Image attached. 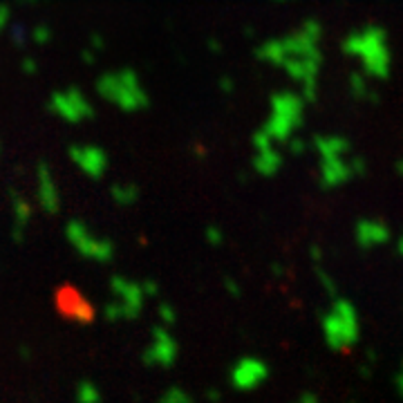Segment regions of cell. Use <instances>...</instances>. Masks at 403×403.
<instances>
[{"mask_svg": "<svg viewBox=\"0 0 403 403\" xmlns=\"http://www.w3.org/2000/svg\"><path fill=\"white\" fill-rule=\"evenodd\" d=\"M157 318H159V325H166V327H173L177 322V309L175 305H170V302L161 300L157 305Z\"/></svg>", "mask_w": 403, "mask_h": 403, "instance_id": "22", "label": "cell"}, {"mask_svg": "<svg viewBox=\"0 0 403 403\" xmlns=\"http://www.w3.org/2000/svg\"><path fill=\"white\" fill-rule=\"evenodd\" d=\"M38 204L45 213L54 215L58 213L60 208V197H58V188L52 179V173H49L47 164L38 166Z\"/></svg>", "mask_w": 403, "mask_h": 403, "instance_id": "16", "label": "cell"}, {"mask_svg": "<svg viewBox=\"0 0 403 403\" xmlns=\"http://www.w3.org/2000/svg\"><path fill=\"white\" fill-rule=\"evenodd\" d=\"M269 3H276V5H287V3H291V0H269Z\"/></svg>", "mask_w": 403, "mask_h": 403, "instance_id": "34", "label": "cell"}, {"mask_svg": "<svg viewBox=\"0 0 403 403\" xmlns=\"http://www.w3.org/2000/svg\"><path fill=\"white\" fill-rule=\"evenodd\" d=\"M269 379H271L269 363L262 356H254V354H245L236 359L229 370L231 388L236 392H242V395H249V392L265 388Z\"/></svg>", "mask_w": 403, "mask_h": 403, "instance_id": "9", "label": "cell"}, {"mask_svg": "<svg viewBox=\"0 0 403 403\" xmlns=\"http://www.w3.org/2000/svg\"><path fill=\"white\" fill-rule=\"evenodd\" d=\"M349 403H359V401H349Z\"/></svg>", "mask_w": 403, "mask_h": 403, "instance_id": "35", "label": "cell"}, {"mask_svg": "<svg viewBox=\"0 0 403 403\" xmlns=\"http://www.w3.org/2000/svg\"><path fill=\"white\" fill-rule=\"evenodd\" d=\"M110 298L104 309H101V316L108 322H119V320H137L141 316L146 305V294L144 285L137 280H130L126 276H113L110 278Z\"/></svg>", "mask_w": 403, "mask_h": 403, "instance_id": "6", "label": "cell"}, {"mask_svg": "<svg viewBox=\"0 0 403 403\" xmlns=\"http://www.w3.org/2000/svg\"><path fill=\"white\" fill-rule=\"evenodd\" d=\"M294 403H322V401L318 399V395H314V392H302Z\"/></svg>", "mask_w": 403, "mask_h": 403, "instance_id": "27", "label": "cell"}, {"mask_svg": "<svg viewBox=\"0 0 403 403\" xmlns=\"http://www.w3.org/2000/svg\"><path fill=\"white\" fill-rule=\"evenodd\" d=\"M49 108H52L58 117H63L65 121H72V124L90 119L94 115V110L88 104V99L81 92H76V90H69V92H56L52 97Z\"/></svg>", "mask_w": 403, "mask_h": 403, "instance_id": "14", "label": "cell"}, {"mask_svg": "<svg viewBox=\"0 0 403 403\" xmlns=\"http://www.w3.org/2000/svg\"><path fill=\"white\" fill-rule=\"evenodd\" d=\"M7 16H9V7L0 5V32H3V27H5V23H7Z\"/></svg>", "mask_w": 403, "mask_h": 403, "instance_id": "30", "label": "cell"}, {"mask_svg": "<svg viewBox=\"0 0 403 403\" xmlns=\"http://www.w3.org/2000/svg\"><path fill=\"white\" fill-rule=\"evenodd\" d=\"M392 249H395V254L403 260V233L395 236V240H392Z\"/></svg>", "mask_w": 403, "mask_h": 403, "instance_id": "29", "label": "cell"}, {"mask_svg": "<svg viewBox=\"0 0 403 403\" xmlns=\"http://www.w3.org/2000/svg\"><path fill=\"white\" fill-rule=\"evenodd\" d=\"M69 157H72L74 164L83 170L90 179H101L106 175L108 157L104 150L97 146H72L69 148Z\"/></svg>", "mask_w": 403, "mask_h": 403, "instance_id": "15", "label": "cell"}, {"mask_svg": "<svg viewBox=\"0 0 403 403\" xmlns=\"http://www.w3.org/2000/svg\"><path fill=\"white\" fill-rule=\"evenodd\" d=\"M54 305H56V311L60 316L72 320V322H83V325H88V322H92L97 318V307L81 294V289L74 285L56 287Z\"/></svg>", "mask_w": 403, "mask_h": 403, "instance_id": "13", "label": "cell"}, {"mask_svg": "<svg viewBox=\"0 0 403 403\" xmlns=\"http://www.w3.org/2000/svg\"><path fill=\"white\" fill-rule=\"evenodd\" d=\"M110 195H113V199L117 202V204L130 206L139 199V188L135 184H121L119 181V184H115L113 188H110Z\"/></svg>", "mask_w": 403, "mask_h": 403, "instance_id": "20", "label": "cell"}, {"mask_svg": "<svg viewBox=\"0 0 403 403\" xmlns=\"http://www.w3.org/2000/svg\"><path fill=\"white\" fill-rule=\"evenodd\" d=\"M395 392H397L399 399H403V354H401V361H399V368L395 372Z\"/></svg>", "mask_w": 403, "mask_h": 403, "instance_id": "24", "label": "cell"}, {"mask_svg": "<svg viewBox=\"0 0 403 403\" xmlns=\"http://www.w3.org/2000/svg\"><path fill=\"white\" fill-rule=\"evenodd\" d=\"M144 285V294L148 296V298H155V296H159V285L155 280H144L141 282Z\"/></svg>", "mask_w": 403, "mask_h": 403, "instance_id": "26", "label": "cell"}, {"mask_svg": "<svg viewBox=\"0 0 403 403\" xmlns=\"http://www.w3.org/2000/svg\"><path fill=\"white\" fill-rule=\"evenodd\" d=\"M144 365L148 368H161L170 370L179 359V343L175 334L166 325H155L150 329V340L144 347Z\"/></svg>", "mask_w": 403, "mask_h": 403, "instance_id": "11", "label": "cell"}, {"mask_svg": "<svg viewBox=\"0 0 403 403\" xmlns=\"http://www.w3.org/2000/svg\"><path fill=\"white\" fill-rule=\"evenodd\" d=\"M316 155V179L322 190H338L365 175V159L356 155L349 137L340 133H318L309 141Z\"/></svg>", "mask_w": 403, "mask_h": 403, "instance_id": "2", "label": "cell"}, {"mask_svg": "<svg viewBox=\"0 0 403 403\" xmlns=\"http://www.w3.org/2000/svg\"><path fill=\"white\" fill-rule=\"evenodd\" d=\"M97 85H99V92L110 104H117L126 113H135V110H144L150 106L148 92L133 69H124L119 74H104Z\"/></svg>", "mask_w": 403, "mask_h": 403, "instance_id": "7", "label": "cell"}, {"mask_svg": "<svg viewBox=\"0 0 403 403\" xmlns=\"http://www.w3.org/2000/svg\"><path fill=\"white\" fill-rule=\"evenodd\" d=\"M29 354H32V352H29V349H25V347H20V356H23L25 361L29 359Z\"/></svg>", "mask_w": 403, "mask_h": 403, "instance_id": "33", "label": "cell"}, {"mask_svg": "<svg viewBox=\"0 0 403 403\" xmlns=\"http://www.w3.org/2000/svg\"><path fill=\"white\" fill-rule=\"evenodd\" d=\"M363 322L359 307L347 296H329L325 311L320 314V336L331 352H349L359 345Z\"/></svg>", "mask_w": 403, "mask_h": 403, "instance_id": "5", "label": "cell"}, {"mask_svg": "<svg viewBox=\"0 0 403 403\" xmlns=\"http://www.w3.org/2000/svg\"><path fill=\"white\" fill-rule=\"evenodd\" d=\"M67 242L74 247V251L81 258L94 260V262H110L115 258V245L113 240H108L104 236H97L88 229L85 222L81 220H69L65 227Z\"/></svg>", "mask_w": 403, "mask_h": 403, "instance_id": "8", "label": "cell"}, {"mask_svg": "<svg viewBox=\"0 0 403 403\" xmlns=\"http://www.w3.org/2000/svg\"><path fill=\"white\" fill-rule=\"evenodd\" d=\"M74 399H76V403H104V395H101L99 386L90 379H81L76 383Z\"/></svg>", "mask_w": 403, "mask_h": 403, "instance_id": "19", "label": "cell"}, {"mask_svg": "<svg viewBox=\"0 0 403 403\" xmlns=\"http://www.w3.org/2000/svg\"><path fill=\"white\" fill-rule=\"evenodd\" d=\"M340 52L354 63V69L365 74L375 83L390 79L395 67V52H392L390 34L386 27L377 23H365L343 36Z\"/></svg>", "mask_w": 403, "mask_h": 403, "instance_id": "3", "label": "cell"}, {"mask_svg": "<svg viewBox=\"0 0 403 403\" xmlns=\"http://www.w3.org/2000/svg\"><path fill=\"white\" fill-rule=\"evenodd\" d=\"M204 240H206V245H211L213 249L222 247V245H224V240H227V236H224V229H220L217 224H211V227H206V229H204Z\"/></svg>", "mask_w": 403, "mask_h": 403, "instance_id": "23", "label": "cell"}, {"mask_svg": "<svg viewBox=\"0 0 403 403\" xmlns=\"http://www.w3.org/2000/svg\"><path fill=\"white\" fill-rule=\"evenodd\" d=\"M208 401H220V392L217 390H208Z\"/></svg>", "mask_w": 403, "mask_h": 403, "instance_id": "32", "label": "cell"}, {"mask_svg": "<svg viewBox=\"0 0 403 403\" xmlns=\"http://www.w3.org/2000/svg\"><path fill=\"white\" fill-rule=\"evenodd\" d=\"M12 208H14V215H16V222H14V240L16 242H23L25 238V227L29 222V213H32V208H29L27 199H23L20 195L14 193L12 197Z\"/></svg>", "mask_w": 403, "mask_h": 403, "instance_id": "18", "label": "cell"}, {"mask_svg": "<svg viewBox=\"0 0 403 403\" xmlns=\"http://www.w3.org/2000/svg\"><path fill=\"white\" fill-rule=\"evenodd\" d=\"M307 108L309 101L296 88L274 90L267 101V115L258 130L274 144L287 150V146L298 139L302 128H305Z\"/></svg>", "mask_w": 403, "mask_h": 403, "instance_id": "4", "label": "cell"}, {"mask_svg": "<svg viewBox=\"0 0 403 403\" xmlns=\"http://www.w3.org/2000/svg\"><path fill=\"white\" fill-rule=\"evenodd\" d=\"M325 29L316 18L300 20L289 32L265 38L256 49L262 65L285 76L309 104L318 97L325 65Z\"/></svg>", "mask_w": 403, "mask_h": 403, "instance_id": "1", "label": "cell"}, {"mask_svg": "<svg viewBox=\"0 0 403 403\" xmlns=\"http://www.w3.org/2000/svg\"><path fill=\"white\" fill-rule=\"evenodd\" d=\"M224 289L229 291L233 298H240L242 296V287H240V282L233 280V278H224Z\"/></svg>", "mask_w": 403, "mask_h": 403, "instance_id": "25", "label": "cell"}, {"mask_svg": "<svg viewBox=\"0 0 403 403\" xmlns=\"http://www.w3.org/2000/svg\"><path fill=\"white\" fill-rule=\"evenodd\" d=\"M157 403H195V399H193V395H190L186 388L170 386L168 390H164V395L159 397Z\"/></svg>", "mask_w": 403, "mask_h": 403, "instance_id": "21", "label": "cell"}, {"mask_svg": "<svg viewBox=\"0 0 403 403\" xmlns=\"http://www.w3.org/2000/svg\"><path fill=\"white\" fill-rule=\"evenodd\" d=\"M397 175L403 177V153H401V157L397 159Z\"/></svg>", "mask_w": 403, "mask_h": 403, "instance_id": "31", "label": "cell"}, {"mask_svg": "<svg viewBox=\"0 0 403 403\" xmlns=\"http://www.w3.org/2000/svg\"><path fill=\"white\" fill-rule=\"evenodd\" d=\"M347 92L359 104L375 101V81L368 79L365 74H361L359 69H352L347 76Z\"/></svg>", "mask_w": 403, "mask_h": 403, "instance_id": "17", "label": "cell"}, {"mask_svg": "<svg viewBox=\"0 0 403 403\" xmlns=\"http://www.w3.org/2000/svg\"><path fill=\"white\" fill-rule=\"evenodd\" d=\"M352 238H354V245L370 254V251H377L392 245L395 233H392V227L383 217L377 215H363L354 222V229H352Z\"/></svg>", "mask_w": 403, "mask_h": 403, "instance_id": "12", "label": "cell"}, {"mask_svg": "<svg viewBox=\"0 0 403 403\" xmlns=\"http://www.w3.org/2000/svg\"><path fill=\"white\" fill-rule=\"evenodd\" d=\"M287 150L256 130L251 137V170L262 179H274L285 168Z\"/></svg>", "mask_w": 403, "mask_h": 403, "instance_id": "10", "label": "cell"}, {"mask_svg": "<svg viewBox=\"0 0 403 403\" xmlns=\"http://www.w3.org/2000/svg\"><path fill=\"white\" fill-rule=\"evenodd\" d=\"M34 40H36V43H45V40H49V29L47 27H36Z\"/></svg>", "mask_w": 403, "mask_h": 403, "instance_id": "28", "label": "cell"}]
</instances>
